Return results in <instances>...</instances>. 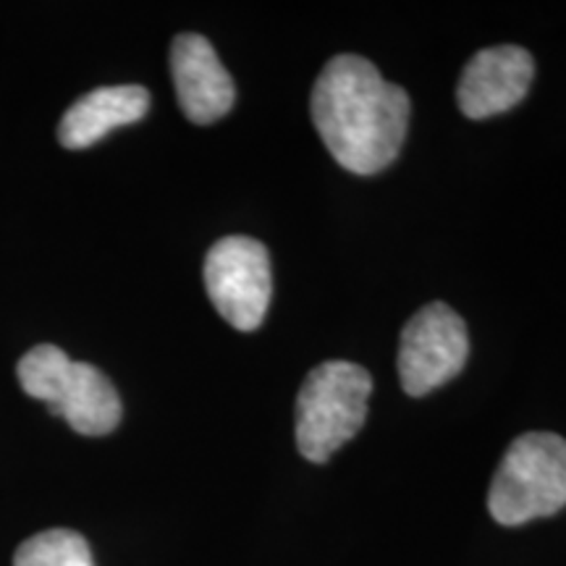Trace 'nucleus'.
<instances>
[{
  "instance_id": "7ed1b4c3",
  "label": "nucleus",
  "mask_w": 566,
  "mask_h": 566,
  "mask_svg": "<svg viewBox=\"0 0 566 566\" xmlns=\"http://www.w3.org/2000/svg\"><path fill=\"white\" fill-rule=\"evenodd\" d=\"M373 378L354 363H323L310 370L296 394V449L323 464L363 430Z\"/></svg>"
},
{
  "instance_id": "0eeeda50",
  "label": "nucleus",
  "mask_w": 566,
  "mask_h": 566,
  "mask_svg": "<svg viewBox=\"0 0 566 566\" xmlns=\"http://www.w3.org/2000/svg\"><path fill=\"white\" fill-rule=\"evenodd\" d=\"M535 76V61L525 48H485L467 63L457 87L459 111L467 118H491L525 101Z\"/></svg>"
},
{
  "instance_id": "39448f33",
  "label": "nucleus",
  "mask_w": 566,
  "mask_h": 566,
  "mask_svg": "<svg viewBox=\"0 0 566 566\" xmlns=\"http://www.w3.org/2000/svg\"><path fill=\"white\" fill-rule=\"evenodd\" d=\"M210 302L237 331H258L273 294L271 254L258 239L226 237L205 258Z\"/></svg>"
},
{
  "instance_id": "423d86ee",
  "label": "nucleus",
  "mask_w": 566,
  "mask_h": 566,
  "mask_svg": "<svg viewBox=\"0 0 566 566\" xmlns=\"http://www.w3.org/2000/svg\"><path fill=\"white\" fill-rule=\"evenodd\" d=\"M470 357L467 325L449 304H424L399 342V380L409 396H424L457 378Z\"/></svg>"
},
{
  "instance_id": "6e6552de",
  "label": "nucleus",
  "mask_w": 566,
  "mask_h": 566,
  "mask_svg": "<svg viewBox=\"0 0 566 566\" xmlns=\"http://www.w3.org/2000/svg\"><path fill=\"white\" fill-rule=\"evenodd\" d=\"M171 71L184 116L192 124L223 118L237 101L231 74L202 34H179L171 45Z\"/></svg>"
},
{
  "instance_id": "1a4fd4ad",
  "label": "nucleus",
  "mask_w": 566,
  "mask_h": 566,
  "mask_svg": "<svg viewBox=\"0 0 566 566\" xmlns=\"http://www.w3.org/2000/svg\"><path fill=\"white\" fill-rule=\"evenodd\" d=\"M147 108H150V92L139 84L97 87L63 113L59 142L66 150H84L118 126L137 124L139 118H145Z\"/></svg>"
},
{
  "instance_id": "f03ea898",
  "label": "nucleus",
  "mask_w": 566,
  "mask_h": 566,
  "mask_svg": "<svg viewBox=\"0 0 566 566\" xmlns=\"http://www.w3.org/2000/svg\"><path fill=\"white\" fill-rule=\"evenodd\" d=\"M17 375L27 394L45 401L76 433L108 436L122 422V399L111 380L95 365L74 363L59 346H34L19 359Z\"/></svg>"
},
{
  "instance_id": "9d476101",
  "label": "nucleus",
  "mask_w": 566,
  "mask_h": 566,
  "mask_svg": "<svg viewBox=\"0 0 566 566\" xmlns=\"http://www.w3.org/2000/svg\"><path fill=\"white\" fill-rule=\"evenodd\" d=\"M13 566H95L87 541L74 530H45L24 541Z\"/></svg>"
},
{
  "instance_id": "f257e3e1",
  "label": "nucleus",
  "mask_w": 566,
  "mask_h": 566,
  "mask_svg": "<svg viewBox=\"0 0 566 566\" xmlns=\"http://www.w3.org/2000/svg\"><path fill=\"white\" fill-rule=\"evenodd\" d=\"M310 111L323 145L349 174H380L405 145L409 95L363 55L342 53L325 63Z\"/></svg>"
},
{
  "instance_id": "20e7f679",
  "label": "nucleus",
  "mask_w": 566,
  "mask_h": 566,
  "mask_svg": "<svg viewBox=\"0 0 566 566\" xmlns=\"http://www.w3.org/2000/svg\"><path fill=\"white\" fill-rule=\"evenodd\" d=\"M566 506V441L556 433H525L509 446L495 470L488 509L499 525L516 527Z\"/></svg>"
}]
</instances>
